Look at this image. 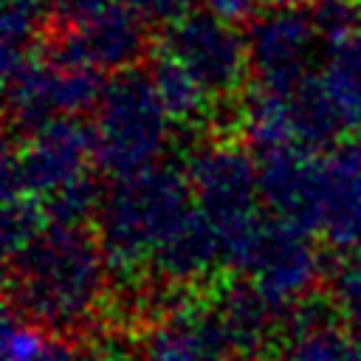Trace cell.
Returning a JSON list of instances; mask_svg holds the SVG:
<instances>
[{
	"label": "cell",
	"mask_w": 361,
	"mask_h": 361,
	"mask_svg": "<svg viewBox=\"0 0 361 361\" xmlns=\"http://www.w3.org/2000/svg\"><path fill=\"white\" fill-rule=\"evenodd\" d=\"M6 107L17 130L39 127L51 118L79 116L93 110L104 85L99 71L65 59H42L28 54L3 56Z\"/></svg>",
	"instance_id": "5"
},
{
	"label": "cell",
	"mask_w": 361,
	"mask_h": 361,
	"mask_svg": "<svg viewBox=\"0 0 361 361\" xmlns=\"http://www.w3.org/2000/svg\"><path fill=\"white\" fill-rule=\"evenodd\" d=\"M51 226L45 203L23 189L3 192V248L6 257L25 248L34 237H39Z\"/></svg>",
	"instance_id": "21"
},
{
	"label": "cell",
	"mask_w": 361,
	"mask_h": 361,
	"mask_svg": "<svg viewBox=\"0 0 361 361\" xmlns=\"http://www.w3.org/2000/svg\"><path fill=\"white\" fill-rule=\"evenodd\" d=\"M245 42L257 87L293 90L310 76V62L324 37L305 6H271L251 17Z\"/></svg>",
	"instance_id": "8"
},
{
	"label": "cell",
	"mask_w": 361,
	"mask_h": 361,
	"mask_svg": "<svg viewBox=\"0 0 361 361\" xmlns=\"http://www.w3.org/2000/svg\"><path fill=\"white\" fill-rule=\"evenodd\" d=\"M135 8L147 23H172L189 11L192 0H121Z\"/></svg>",
	"instance_id": "24"
},
{
	"label": "cell",
	"mask_w": 361,
	"mask_h": 361,
	"mask_svg": "<svg viewBox=\"0 0 361 361\" xmlns=\"http://www.w3.org/2000/svg\"><path fill=\"white\" fill-rule=\"evenodd\" d=\"M226 262L223 240L214 223L195 206L192 214L155 251L149 271L166 285H192Z\"/></svg>",
	"instance_id": "14"
},
{
	"label": "cell",
	"mask_w": 361,
	"mask_h": 361,
	"mask_svg": "<svg viewBox=\"0 0 361 361\" xmlns=\"http://www.w3.org/2000/svg\"><path fill=\"white\" fill-rule=\"evenodd\" d=\"M327 302L350 336L361 344V257H344L330 268Z\"/></svg>",
	"instance_id": "23"
},
{
	"label": "cell",
	"mask_w": 361,
	"mask_h": 361,
	"mask_svg": "<svg viewBox=\"0 0 361 361\" xmlns=\"http://www.w3.org/2000/svg\"><path fill=\"white\" fill-rule=\"evenodd\" d=\"M353 361H361V344H358V350H355V358Z\"/></svg>",
	"instance_id": "27"
},
{
	"label": "cell",
	"mask_w": 361,
	"mask_h": 361,
	"mask_svg": "<svg viewBox=\"0 0 361 361\" xmlns=\"http://www.w3.org/2000/svg\"><path fill=\"white\" fill-rule=\"evenodd\" d=\"M107 254L85 226L51 223L8 257V296L25 319L45 330H76L102 305Z\"/></svg>",
	"instance_id": "1"
},
{
	"label": "cell",
	"mask_w": 361,
	"mask_h": 361,
	"mask_svg": "<svg viewBox=\"0 0 361 361\" xmlns=\"http://www.w3.org/2000/svg\"><path fill=\"white\" fill-rule=\"evenodd\" d=\"M175 121L161 104L149 73L118 71L93 107V152L102 172L124 178L155 166L172 135Z\"/></svg>",
	"instance_id": "3"
},
{
	"label": "cell",
	"mask_w": 361,
	"mask_h": 361,
	"mask_svg": "<svg viewBox=\"0 0 361 361\" xmlns=\"http://www.w3.org/2000/svg\"><path fill=\"white\" fill-rule=\"evenodd\" d=\"M259 189L262 203L274 212V217L307 231H319L322 158L316 155V149L290 147L259 155Z\"/></svg>",
	"instance_id": "11"
},
{
	"label": "cell",
	"mask_w": 361,
	"mask_h": 361,
	"mask_svg": "<svg viewBox=\"0 0 361 361\" xmlns=\"http://www.w3.org/2000/svg\"><path fill=\"white\" fill-rule=\"evenodd\" d=\"M149 82H152L161 104L166 107L169 118L180 127H197L214 113L212 107H214L217 96L180 59H175L164 48L158 54H152Z\"/></svg>",
	"instance_id": "18"
},
{
	"label": "cell",
	"mask_w": 361,
	"mask_h": 361,
	"mask_svg": "<svg viewBox=\"0 0 361 361\" xmlns=\"http://www.w3.org/2000/svg\"><path fill=\"white\" fill-rule=\"evenodd\" d=\"M212 307L240 355H257L259 350H265L285 319V313L276 310L248 279L223 288Z\"/></svg>",
	"instance_id": "16"
},
{
	"label": "cell",
	"mask_w": 361,
	"mask_h": 361,
	"mask_svg": "<svg viewBox=\"0 0 361 361\" xmlns=\"http://www.w3.org/2000/svg\"><path fill=\"white\" fill-rule=\"evenodd\" d=\"M54 6L51 0H3L0 34H3V56L28 54L31 42L42 34Z\"/></svg>",
	"instance_id": "22"
},
{
	"label": "cell",
	"mask_w": 361,
	"mask_h": 361,
	"mask_svg": "<svg viewBox=\"0 0 361 361\" xmlns=\"http://www.w3.org/2000/svg\"><path fill=\"white\" fill-rule=\"evenodd\" d=\"M186 175L197 209L220 231L226 262H231L265 220L259 212V164L237 144L212 141L189 155Z\"/></svg>",
	"instance_id": "4"
},
{
	"label": "cell",
	"mask_w": 361,
	"mask_h": 361,
	"mask_svg": "<svg viewBox=\"0 0 361 361\" xmlns=\"http://www.w3.org/2000/svg\"><path fill=\"white\" fill-rule=\"evenodd\" d=\"M344 130H361V20L324 39V65L319 73Z\"/></svg>",
	"instance_id": "17"
},
{
	"label": "cell",
	"mask_w": 361,
	"mask_h": 361,
	"mask_svg": "<svg viewBox=\"0 0 361 361\" xmlns=\"http://www.w3.org/2000/svg\"><path fill=\"white\" fill-rule=\"evenodd\" d=\"M203 3V11L226 20V23H245L257 14V6L259 0H200Z\"/></svg>",
	"instance_id": "25"
},
{
	"label": "cell",
	"mask_w": 361,
	"mask_h": 361,
	"mask_svg": "<svg viewBox=\"0 0 361 361\" xmlns=\"http://www.w3.org/2000/svg\"><path fill=\"white\" fill-rule=\"evenodd\" d=\"M3 361H96L93 350H76L45 333L37 322L8 313L3 322Z\"/></svg>",
	"instance_id": "20"
},
{
	"label": "cell",
	"mask_w": 361,
	"mask_h": 361,
	"mask_svg": "<svg viewBox=\"0 0 361 361\" xmlns=\"http://www.w3.org/2000/svg\"><path fill=\"white\" fill-rule=\"evenodd\" d=\"M195 206L189 175L169 164L113 178L96 212L99 243L110 271L116 268L118 274L135 276V271L149 268L155 251Z\"/></svg>",
	"instance_id": "2"
},
{
	"label": "cell",
	"mask_w": 361,
	"mask_h": 361,
	"mask_svg": "<svg viewBox=\"0 0 361 361\" xmlns=\"http://www.w3.org/2000/svg\"><path fill=\"white\" fill-rule=\"evenodd\" d=\"M319 234L341 251L361 248V133L322 155Z\"/></svg>",
	"instance_id": "13"
},
{
	"label": "cell",
	"mask_w": 361,
	"mask_h": 361,
	"mask_svg": "<svg viewBox=\"0 0 361 361\" xmlns=\"http://www.w3.org/2000/svg\"><path fill=\"white\" fill-rule=\"evenodd\" d=\"M282 350L285 361H353L358 341L330 302L305 299L282 319Z\"/></svg>",
	"instance_id": "15"
},
{
	"label": "cell",
	"mask_w": 361,
	"mask_h": 361,
	"mask_svg": "<svg viewBox=\"0 0 361 361\" xmlns=\"http://www.w3.org/2000/svg\"><path fill=\"white\" fill-rule=\"evenodd\" d=\"M240 124H243L245 141L251 144L257 155H271L279 149L302 147L296 135L288 90L257 87L240 110Z\"/></svg>",
	"instance_id": "19"
},
{
	"label": "cell",
	"mask_w": 361,
	"mask_h": 361,
	"mask_svg": "<svg viewBox=\"0 0 361 361\" xmlns=\"http://www.w3.org/2000/svg\"><path fill=\"white\" fill-rule=\"evenodd\" d=\"M265 3H271V6H316V3H322V0H265Z\"/></svg>",
	"instance_id": "26"
},
{
	"label": "cell",
	"mask_w": 361,
	"mask_h": 361,
	"mask_svg": "<svg viewBox=\"0 0 361 361\" xmlns=\"http://www.w3.org/2000/svg\"><path fill=\"white\" fill-rule=\"evenodd\" d=\"M310 234L313 231L279 217L262 220L228 265L245 274L276 310L288 313L310 299V290L322 276V257L310 243Z\"/></svg>",
	"instance_id": "7"
},
{
	"label": "cell",
	"mask_w": 361,
	"mask_h": 361,
	"mask_svg": "<svg viewBox=\"0 0 361 361\" xmlns=\"http://www.w3.org/2000/svg\"><path fill=\"white\" fill-rule=\"evenodd\" d=\"M240 353L226 336L214 307L178 302L147 333L138 361H237Z\"/></svg>",
	"instance_id": "12"
},
{
	"label": "cell",
	"mask_w": 361,
	"mask_h": 361,
	"mask_svg": "<svg viewBox=\"0 0 361 361\" xmlns=\"http://www.w3.org/2000/svg\"><path fill=\"white\" fill-rule=\"evenodd\" d=\"M93 130L76 116L51 118L23 133L17 144L8 141L3 155V192L23 189L42 203L71 183L90 175Z\"/></svg>",
	"instance_id": "6"
},
{
	"label": "cell",
	"mask_w": 361,
	"mask_h": 361,
	"mask_svg": "<svg viewBox=\"0 0 361 361\" xmlns=\"http://www.w3.org/2000/svg\"><path fill=\"white\" fill-rule=\"evenodd\" d=\"M147 51V20L121 0L68 25L54 56L96 71H124Z\"/></svg>",
	"instance_id": "10"
},
{
	"label": "cell",
	"mask_w": 361,
	"mask_h": 361,
	"mask_svg": "<svg viewBox=\"0 0 361 361\" xmlns=\"http://www.w3.org/2000/svg\"><path fill=\"white\" fill-rule=\"evenodd\" d=\"M161 48L180 59L217 99L240 90L251 71L245 37L234 31V23L209 11H186L166 23Z\"/></svg>",
	"instance_id": "9"
}]
</instances>
